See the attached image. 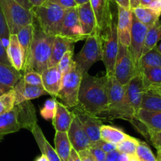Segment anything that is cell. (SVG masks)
<instances>
[{"label": "cell", "mask_w": 161, "mask_h": 161, "mask_svg": "<svg viewBox=\"0 0 161 161\" xmlns=\"http://www.w3.org/2000/svg\"><path fill=\"white\" fill-rule=\"evenodd\" d=\"M108 76H92L83 74L78 95V107L93 115L106 111L108 105Z\"/></svg>", "instance_id": "6da1fadb"}, {"label": "cell", "mask_w": 161, "mask_h": 161, "mask_svg": "<svg viewBox=\"0 0 161 161\" xmlns=\"http://www.w3.org/2000/svg\"><path fill=\"white\" fill-rule=\"evenodd\" d=\"M36 123L35 109L30 100L17 104L10 111L0 115V142L6 135L18 132L23 128L30 130Z\"/></svg>", "instance_id": "7a4b0ae2"}, {"label": "cell", "mask_w": 161, "mask_h": 161, "mask_svg": "<svg viewBox=\"0 0 161 161\" xmlns=\"http://www.w3.org/2000/svg\"><path fill=\"white\" fill-rule=\"evenodd\" d=\"M107 89L108 98V108L97 117L104 120L120 119L131 122L134 117L128 111L125 104V86L120 84L114 76H111L108 77Z\"/></svg>", "instance_id": "3957f363"}, {"label": "cell", "mask_w": 161, "mask_h": 161, "mask_svg": "<svg viewBox=\"0 0 161 161\" xmlns=\"http://www.w3.org/2000/svg\"><path fill=\"white\" fill-rule=\"evenodd\" d=\"M34 21L42 32L52 36L60 35L66 9L57 4L46 2L42 6L33 7Z\"/></svg>", "instance_id": "277c9868"}, {"label": "cell", "mask_w": 161, "mask_h": 161, "mask_svg": "<svg viewBox=\"0 0 161 161\" xmlns=\"http://www.w3.org/2000/svg\"><path fill=\"white\" fill-rule=\"evenodd\" d=\"M35 25V32L31 50L30 70H35L42 74L48 68V63L52 52L55 36H52L42 32L37 25Z\"/></svg>", "instance_id": "5b68a950"}, {"label": "cell", "mask_w": 161, "mask_h": 161, "mask_svg": "<svg viewBox=\"0 0 161 161\" xmlns=\"http://www.w3.org/2000/svg\"><path fill=\"white\" fill-rule=\"evenodd\" d=\"M83 74L73 61L70 68L63 74L62 86L58 94L60 103L68 108H74L78 104V95Z\"/></svg>", "instance_id": "8992f818"}, {"label": "cell", "mask_w": 161, "mask_h": 161, "mask_svg": "<svg viewBox=\"0 0 161 161\" xmlns=\"http://www.w3.org/2000/svg\"><path fill=\"white\" fill-rule=\"evenodd\" d=\"M0 7L11 35H17L21 29L33 24L34 15L32 10L24 8L14 0H0Z\"/></svg>", "instance_id": "52a82bcc"}, {"label": "cell", "mask_w": 161, "mask_h": 161, "mask_svg": "<svg viewBox=\"0 0 161 161\" xmlns=\"http://www.w3.org/2000/svg\"><path fill=\"white\" fill-rule=\"evenodd\" d=\"M103 60V39L96 34L87 37L84 46L74 58L77 68L82 74L88 73L97 62Z\"/></svg>", "instance_id": "ba28073f"}, {"label": "cell", "mask_w": 161, "mask_h": 161, "mask_svg": "<svg viewBox=\"0 0 161 161\" xmlns=\"http://www.w3.org/2000/svg\"><path fill=\"white\" fill-rule=\"evenodd\" d=\"M119 40L117 24L114 18L110 21L103 36V60L108 77L114 76V65L119 52Z\"/></svg>", "instance_id": "9c48e42d"}, {"label": "cell", "mask_w": 161, "mask_h": 161, "mask_svg": "<svg viewBox=\"0 0 161 161\" xmlns=\"http://www.w3.org/2000/svg\"><path fill=\"white\" fill-rule=\"evenodd\" d=\"M138 72L129 47L119 43V52L114 65V77L120 84L125 86Z\"/></svg>", "instance_id": "30bf717a"}, {"label": "cell", "mask_w": 161, "mask_h": 161, "mask_svg": "<svg viewBox=\"0 0 161 161\" xmlns=\"http://www.w3.org/2000/svg\"><path fill=\"white\" fill-rule=\"evenodd\" d=\"M146 91L140 71L125 86L124 102L133 116L141 108L142 97Z\"/></svg>", "instance_id": "8fae6325"}, {"label": "cell", "mask_w": 161, "mask_h": 161, "mask_svg": "<svg viewBox=\"0 0 161 161\" xmlns=\"http://www.w3.org/2000/svg\"><path fill=\"white\" fill-rule=\"evenodd\" d=\"M59 36L69 39L75 43L87 39L79 21L77 7L66 10Z\"/></svg>", "instance_id": "7c38bea8"}, {"label": "cell", "mask_w": 161, "mask_h": 161, "mask_svg": "<svg viewBox=\"0 0 161 161\" xmlns=\"http://www.w3.org/2000/svg\"><path fill=\"white\" fill-rule=\"evenodd\" d=\"M148 28L137 19L133 13V25L131 30L130 44L129 50L133 57L134 63L139 70V63L142 57L144 42H145V35Z\"/></svg>", "instance_id": "4fadbf2b"}, {"label": "cell", "mask_w": 161, "mask_h": 161, "mask_svg": "<svg viewBox=\"0 0 161 161\" xmlns=\"http://www.w3.org/2000/svg\"><path fill=\"white\" fill-rule=\"evenodd\" d=\"M130 123L142 135L146 130L159 131L161 130V112L139 109Z\"/></svg>", "instance_id": "5bb4252c"}, {"label": "cell", "mask_w": 161, "mask_h": 161, "mask_svg": "<svg viewBox=\"0 0 161 161\" xmlns=\"http://www.w3.org/2000/svg\"><path fill=\"white\" fill-rule=\"evenodd\" d=\"M111 2V0H89L97 21V35L102 39L110 21L114 18Z\"/></svg>", "instance_id": "9a60e30c"}, {"label": "cell", "mask_w": 161, "mask_h": 161, "mask_svg": "<svg viewBox=\"0 0 161 161\" xmlns=\"http://www.w3.org/2000/svg\"><path fill=\"white\" fill-rule=\"evenodd\" d=\"M72 112L80 121L85 130L87 133L90 139L91 145L96 143L101 139L100 138V127L103 124L98 117L83 111L78 107H75Z\"/></svg>", "instance_id": "2e32d148"}, {"label": "cell", "mask_w": 161, "mask_h": 161, "mask_svg": "<svg viewBox=\"0 0 161 161\" xmlns=\"http://www.w3.org/2000/svg\"><path fill=\"white\" fill-rule=\"evenodd\" d=\"M67 134L72 148L77 153L89 149L91 146L90 139L80 121L75 114Z\"/></svg>", "instance_id": "e0dca14e"}, {"label": "cell", "mask_w": 161, "mask_h": 161, "mask_svg": "<svg viewBox=\"0 0 161 161\" xmlns=\"http://www.w3.org/2000/svg\"><path fill=\"white\" fill-rule=\"evenodd\" d=\"M118 7L117 31L119 43L129 47L131 40L133 25V11L122 7Z\"/></svg>", "instance_id": "ac0fdd59"}, {"label": "cell", "mask_w": 161, "mask_h": 161, "mask_svg": "<svg viewBox=\"0 0 161 161\" xmlns=\"http://www.w3.org/2000/svg\"><path fill=\"white\" fill-rule=\"evenodd\" d=\"M34 32L35 25L34 24H31L21 29L17 34L23 54V73L30 70L31 50L34 38Z\"/></svg>", "instance_id": "d6986e66"}, {"label": "cell", "mask_w": 161, "mask_h": 161, "mask_svg": "<svg viewBox=\"0 0 161 161\" xmlns=\"http://www.w3.org/2000/svg\"><path fill=\"white\" fill-rule=\"evenodd\" d=\"M14 89L16 93V105L24 101L38 98L41 96L48 95L43 86H32L26 84L22 78L18 81Z\"/></svg>", "instance_id": "ffe728a7"}, {"label": "cell", "mask_w": 161, "mask_h": 161, "mask_svg": "<svg viewBox=\"0 0 161 161\" xmlns=\"http://www.w3.org/2000/svg\"><path fill=\"white\" fill-rule=\"evenodd\" d=\"M43 87L48 95L54 98L58 97V92L62 86L63 74L58 69L57 66L48 67L41 74Z\"/></svg>", "instance_id": "44dd1931"}, {"label": "cell", "mask_w": 161, "mask_h": 161, "mask_svg": "<svg viewBox=\"0 0 161 161\" xmlns=\"http://www.w3.org/2000/svg\"><path fill=\"white\" fill-rule=\"evenodd\" d=\"M79 21L83 32L86 36L97 35V21L90 3L77 6Z\"/></svg>", "instance_id": "7402d4cb"}, {"label": "cell", "mask_w": 161, "mask_h": 161, "mask_svg": "<svg viewBox=\"0 0 161 161\" xmlns=\"http://www.w3.org/2000/svg\"><path fill=\"white\" fill-rule=\"evenodd\" d=\"M74 44L75 42L69 39L59 35L56 36L54 40L52 55L48 63V67L57 66L66 52L74 51Z\"/></svg>", "instance_id": "603a6c76"}, {"label": "cell", "mask_w": 161, "mask_h": 161, "mask_svg": "<svg viewBox=\"0 0 161 161\" xmlns=\"http://www.w3.org/2000/svg\"><path fill=\"white\" fill-rule=\"evenodd\" d=\"M30 131L32 132L36 142L38 145L39 148H40L42 155L45 156L49 161H61L55 149L47 142L42 130L38 126L37 123H36L31 128Z\"/></svg>", "instance_id": "cb8c5ba5"}, {"label": "cell", "mask_w": 161, "mask_h": 161, "mask_svg": "<svg viewBox=\"0 0 161 161\" xmlns=\"http://www.w3.org/2000/svg\"><path fill=\"white\" fill-rule=\"evenodd\" d=\"M74 117V113L69 111L68 108L58 101L55 114L52 119V123L55 131L68 132Z\"/></svg>", "instance_id": "d4e9b609"}, {"label": "cell", "mask_w": 161, "mask_h": 161, "mask_svg": "<svg viewBox=\"0 0 161 161\" xmlns=\"http://www.w3.org/2000/svg\"><path fill=\"white\" fill-rule=\"evenodd\" d=\"M7 54L11 66L17 70L22 71L23 54L17 35H10L8 46L7 47Z\"/></svg>", "instance_id": "484cf974"}, {"label": "cell", "mask_w": 161, "mask_h": 161, "mask_svg": "<svg viewBox=\"0 0 161 161\" xmlns=\"http://www.w3.org/2000/svg\"><path fill=\"white\" fill-rule=\"evenodd\" d=\"M22 77L21 71L17 70L10 65L0 63V83L2 85L14 89Z\"/></svg>", "instance_id": "4316f807"}, {"label": "cell", "mask_w": 161, "mask_h": 161, "mask_svg": "<svg viewBox=\"0 0 161 161\" xmlns=\"http://www.w3.org/2000/svg\"><path fill=\"white\" fill-rule=\"evenodd\" d=\"M55 145V151L61 161H68L70 156L72 145L69 142L67 132H58L56 131L54 139Z\"/></svg>", "instance_id": "83f0119b"}, {"label": "cell", "mask_w": 161, "mask_h": 161, "mask_svg": "<svg viewBox=\"0 0 161 161\" xmlns=\"http://www.w3.org/2000/svg\"><path fill=\"white\" fill-rule=\"evenodd\" d=\"M161 40V21H158L154 25L148 28L145 35V42H144L143 52L142 56L147 52L155 48L158 43Z\"/></svg>", "instance_id": "f1b7e54d"}, {"label": "cell", "mask_w": 161, "mask_h": 161, "mask_svg": "<svg viewBox=\"0 0 161 161\" xmlns=\"http://www.w3.org/2000/svg\"><path fill=\"white\" fill-rule=\"evenodd\" d=\"M134 16L140 22L146 25L148 28L154 25L158 21H159L161 14L154 11L149 7H138L132 10Z\"/></svg>", "instance_id": "f546056e"}, {"label": "cell", "mask_w": 161, "mask_h": 161, "mask_svg": "<svg viewBox=\"0 0 161 161\" xmlns=\"http://www.w3.org/2000/svg\"><path fill=\"white\" fill-rule=\"evenodd\" d=\"M128 134L123 130L117 127L108 125H102L100 127V138L105 142H111L114 144H119L124 140Z\"/></svg>", "instance_id": "4dcf8cb0"}, {"label": "cell", "mask_w": 161, "mask_h": 161, "mask_svg": "<svg viewBox=\"0 0 161 161\" xmlns=\"http://www.w3.org/2000/svg\"><path fill=\"white\" fill-rule=\"evenodd\" d=\"M140 109L161 112V96L151 89H146L142 97Z\"/></svg>", "instance_id": "1f68e13d"}, {"label": "cell", "mask_w": 161, "mask_h": 161, "mask_svg": "<svg viewBox=\"0 0 161 161\" xmlns=\"http://www.w3.org/2000/svg\"><path fill=\"white\" fill-rule=\"evenodd\" d=\"M145 89L161 85V68L142 67L139 69Z\"/></svg>", "instance_id": "d6a6232c"}, {"label": "cell", "mask_w": 161, "mask_h": 161, "mask_svg": "<svg viewBox=\"0 0 161 161\" xmlns=\"http://www.w3.org/2000/svg\"><path fill=\"white\" fill-rule=\"evenodd\" d=\"M142 67L161 68V53L156 47L152 49L142 57L139 63V69Z\"/></svg>", "instance_id": "836d02e7"}, {"label": "cell", "mask_w": 161, "mask_h": 161, "mask_svg": "<svg viewBox=\"0 0 161 161\" xmlns=\"http://www.w3.org/2000/svg\"><path fill=\"white\" fill-rule=\"evenodd\" d=\"M139 142L140 140L128 135L124 140L117 144V150L121 153H125L130 156H135Z\"/></svg>", "instance_id": "e575fe53"}, {"label": "cell", "mask_w": 161, "mask_h": 161, "mask_svg": "<svg viewBox=\"0 0 161 161\" xmlns=\"http://www.w3.org/2000/svg\"><path fill=\"white\" fill-rule=\"evenodd\" d=\"M15 105H16V93L14 89H12L0 97V115L11 111Z\"/></svg>", "instance_id": "d590c367"}, {"label": "cell", "mask_w": 161, "mask_h": 161, "mask_svg": "<svg viewBox=\"0 0 161 161\" xmlns=\"http://www.w3.org/2000/svg\"><path fill=\"white\" fill-rule=\"evenodd\" d=\"M135 156L139 161H157V158L153 154L150 147L147 143L141 141L137 148Z\"/></svg>", "instance_id": "8d00e7d4"}, {"label": "cell", "mask_w": 161, "mask_h": 161, "mask_svg": "<svg viewBox=\"0 0 161 161\" xmlns=\"http://www.w3.org/2000/svg\"><path fill=\"white\" fill-rule=\"evenodd\" d=\"M10 35L11 34H10L8 24H7V21L4 16L2 8L0 7V39L2 40L3 44H4L6 48L8 46Z\"/></svg>", "instance_id": "74e56055"}, {"label": "cell", "mask_w": 161, "mask_h": 161, "mask_svg": "<svg viewBox=\"0 0 161 161\" xmlns=\"http://www.w3.org/2000/svg\"><path fill=\"white\" fill-rule=\"evenodd\" d=\"M57 104H58V101H57V100H55V98L47 100L44 103L43 108L40 109L41 116L44 119H45L46 120L53 119L54 116L55 114V111H56Z\"/></svg>", "instance_id": "f35d334b"}, {"label": "cell", "mask_w": 161, "mask_h": 161, "mask_svg": "<svg viewBox=\"0 0 161 161\" xmlns=\"http://www.w3.org/2000/svg\"><path fill=\"white\" fill-rule=\"evenodd\" d=\"M22 79L26 84L32 86H43L41 74L35 70H29L24 73Z\"/></svg>", "instance_id": "ab89813d"}, {"label": "cell", "mask_w": 161, "mask_h": 161, "mask_svg": "<svg viewBox=\"0 0 161 161\" xmlns=\"http://www.w3.org/2000/svg\"><path fill=\"white\" fill-rule=\"evenodd\" d=\"M73 56H74V51H68L64 54L63 58L57 65V67L63 74H64L70 68L74 61Z\"/></svg>", "instance_id": "60d3db41"}, {"label": "cell", "mask_w": 161, "mask_h": 161, "mask_svg": "<svg viewBox=\"0 0 161 161\" xmlns=\"http://www.w3.org/2000/svg\"><path fill=\"white\" fill-rule=\"evenodd\" d=\"M143 136L151 142L156 150H161V130L155 131L146 130Z\"/></svg>", "instance_id": "b9f144b4"}, {"label": "cell", "mask_w": 161, "mask_h": 161, "mask_svg": "<svg viewBox=\"0 0 161 161\" xmlns=\"http://www.w3.org/2000/svg\"><path fill=\"white\" fill-rule=\"evenodd\" d=\"M91 145L98 147V148H100V149H102L106 153H111V152H113L114 151V150L117 149V145H116V144L111 143V142H105V141L102 140V139L99 140L98 142H97L96 143L92 144Z\"/></svg>", "instance_id": "7bdbcfd3"}, {"label": "cell", "mask_w": 161, "mask_h": 161, "mask_svg": "<svg viewBox=\"0 0 161 161\" xmlns=\"http://www.w3.org/2000/svg\"><path fill=\"white\" fill-rule=\"evenodd\" d=\"M88 150L91 153V155L93 156L96 161H106L107 153L102 149H100V148L91 145Z\"/></svg>", "instance_id": "ee69618b"}, {"label": "cell", "mask_w": 161, "mask_h": 161, "mask_svg": "<svg viewBox=\"0 0 161 161\" xmlns=\"http://www.w3.org/2000/svg\"><path fill=\"white\" fill-rule=\"evenodd\" d=\"M47 2L57 4V5L60 6L66 10L77 7V6H78L77 3L75 2V0H47Z\"/></svg>", "instance_id": "f6af8a7d"}, {"label": "cell", "mask_w": 161, "mask_h": 161, "mask_svg": "<svg viewBox=\"0 0 161 161\" xmlns=\"http://www.w3.org/2000/svg\"><path fill=\"white\" fill-rule=\"evenodd\" d=\"M0 63H5V64L11 66L8 59V57H7V48L5 47L4 44H3L1 39H0Z\"/></svg>", "instance_id": "bcb514c9"}, {"label": "cell", "mask_w": 161, "mask_h": 161, "mask_svg": "<svg viewBox=\"0 0 161 161\" xmlns=\"http://www.w3.org/2000/svg\"><path fill=\"white\" fill-rule=\"evenodd\" d=\"M78 155L82 161H96L88 149L79 152Z\"/></svg>", "instance_id": "7dc6e473"}, {"label": "cell", "mask_w": 161, "mask_h": 161, "mask_svg": "<svg viewBox=\"0 0 161 161\" xmlns=\"http://www.w3.org/2000/svg\"><path fill=\"white\" fill-rule=\"evenodd\" d=\"M120 155L121 153H119L117 149L107 153L106 161H120Z\"/></svg>", "instance_id": "c3c4849f"}, {"label": "cell", "mask_w": 161, "mask_h": 161, "mask_svg": "<svg viewBox=\"0 0 161 161\" xmlns=\"http://www.w3.org/2000/svg\"><path fill=\"white\" fill-rule=\"evenodd\" d=\"M148 7L161 14V0H153Z\"/></svg>", "instance_id": "681fc988"}, {"label": "cell", "mask_w": 161, "mask_h": 161, "mask_svg": "<svg viewBox=\"0 0 161 161\" xmlns=\"http://www.w3.org/2000/svg\"><path fill=\"white\" fill-rule=\"evenodd\" d=\"M111 1L115 3L117 6L127 9V10H130V0H111Z\"/></svg>", "instance_id": "f907efd6"}, {"label": "cell", "mask_w": 161, "mask_h": 161, "mask_svg": "<svg viewBox=\"0 0 161 161\" xmlns=\"http://www.w3.org/2000/svg\"><path fill=\"white\" fill-rule=\"evenodd\" d=\"M14 1H16L17 3H18L20 5H21L24 8L27 9V10H31L33 8V7H32V5L30 3L29 0H14Z\"/></svg>", "instance_id": "816d5d0a"}, {"label": "cell", "mask_w": 161, "mask_h": 161, "mask_svg": "<svg viewBox=\"0 0 161 161\" xmlns=\"http://www.w3.org/2000/svg\"><path fill=\"white\" fill-rule=\"evenodd\" d=\"M68 161H82L80 159V156H79L78 153L77 151L72 148L71 149V153H70V156H69V159Z\"/></svg>", "instance_id": "f5cc1de1"}, {"label": "cell", "mask_w": 161, "mask_h": 161, "mask_svg": "<svg viewBox=\"0 0 161 161\" xmlns=\"http://www.w3.org/2000/svg\"><path fill=\"white\" fill-rule=\"evenodd\" d=\"M29 1L33 7H40L47 2V0H29Z\"/></svg>", "instance_id": "db71d44e"}, {"label": "cell", "mask_w": 161, "mask_h": 161, "mask_svg": "<svg viewBox=\"0 0 161 161\" xmlns=\"http://www.w3.org/2000/svg\"><path fill=\"white\" fill-rule=\"evenodd\" d=\"M140 1L141 0H130V8L131 10L137 7H140Z\"/></svg>", "instance_id": "11a10c76"}, {"label": "cell", "mask_w": 161, "mask_h": 161, "mask_svg": "<svg viewBox=\"0 0 161 161\" xmlns=\"http://www.w3.org/2000/svg\"><path fill=\"white\" fill-rule=\"evenodd\" d=\"M10 89H12L7 87V86H3V85H2L1 83H0V97H1L2 95H3V94H5L6 92H9Z\"/></svg>", "instance_id": "9f6ffc18"}, {"label": "cell", "mask_w": 161, "mask_h": 161, "mask_svg": "<svg viewBox=\"0 0 161 161\" xmlns=\"http://www.w3.org/2000/svg\"><path fill=\"white\" fill-rule=\"evenodd\" d=\"M153 0H141L140 1V6L144 7H148V6L151 4Z\"/></svg>", "instance_id": "6f0895ef"}, {"label": "cell", "mask_w": 161, "mask_h": 161, "mask_svg": "<svg viewBox=\"0 0 161 161\" xmlns=\"http://www.w3.org/2000/svg\"><path fill=\"white\" fill-rule=\"evenodd\" d=\"M147 89H151V90L155 91L156 92H157L158 94L161 96V85H159V86H152V87L148 88Z\"/></svg>", "instance_id": "680465c9"}, {"label": "cell", "mask_w": 161, "mask_h": 161, "mask_svg": "<svg viewBox=\"0 0 161 161\" xmlns=\"http://www.w3.org/2000/svg\"><path fill=\"white\" fill-rule=\"evenodd\" d=\"M130 156L125 153H121L120 155V161H130Z\"/></svg>", "instance_id": "91938a15"}, {"label": "cell", "mask_w": 161, "mask_h": 161, "mask_svg": "<svg viewBox=\"0 0 161 161\" xmlns=\"http://www.w3.org/2000/svg\"><path fill=\"white\" fill-rule=\"evenodd\" d=\"M75 2L77 3V5H82V4L87 3H89V0H75Z\"/></svg>", "instance_id": "94428289"}, {"label": "cell", "mask_w": 161, "mask_h": 161, "mask_svg": "<svg viewBox=\"0 0 161 161\" xmlns=\"http://www.w3.org/2000/svg\"><path fill=\"white\" fill-rule=\"evenodd\" d=\"M36 161H49V160L47 159V158L45 156H44V155H41L40 157H38L36 159Z\"/></svg>", "instance_id": "6125c7cd"}, {"label": "cell", "mask_w": 161, "mask_h": 161, "mask_svg": "<svg viewBox=\"0 0 161 161\" xmlns=\"http://www.w3.org/2000/svg\"><path fill=\"white\" fill-rule=\"evenodd\" d=\"M157 161H161V150H157Z\"/></svg>", "instance_id": "be15d7a7"}, {"label": "cell", "mask_w": 161, "mask_h": 161, "mask_svg": "<svg viewBox=\"0 0 161 161\" xmlns=\"http://www.w3.org/2000/svg\"><path fill=\"white\" fill-rule=\"evenodd\" d=\"M156 49H157V50L161 53V40H160V43H159V44H157V46H156Z\"/></svg>", "instance_id": "e7e4bbea"}, {"label": "cell", "mask_w": 161, "mask_h": 161, "mask_svg": "<svg viewBox=\"0 0 161 161\" xmlns=\"http://www.w3.org/2000/svg\"><path fill=\"white\" fill-rule=\"evenodd\" d=\"M130 161H139V160L137 159V157H136V156H131Z\"/></svg>", "instance_id": "03108f58"}]
</instances>
